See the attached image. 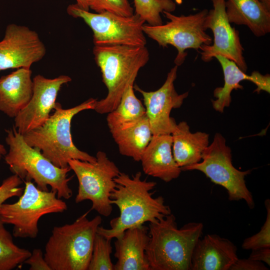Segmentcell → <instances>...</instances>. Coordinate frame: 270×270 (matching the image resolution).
<instances>
[{"instance_id":"cell-1","label":"cell","mask_w":270,"mask_h":270,"mask_svg":"<svg viewBox=\"0 0 270 270\" xmlns=\"http://www.w3.org/2000/svg\"><path fill=\"white\" fill-rule=\"evenodd\" d=\"M114 180L110 202L118 206L120 214L110 221V228L99 226L98 234L112 240L128 228L154 222L172 213L162 196H153L156 183L142 180L140 172L132 176L120 172Z\"/></svg>"},{"instance_id":"cell-2","label":"cell","mask_w":270,"mask_h":270,"mask_svg":"<svg viewBox=\"0 0 270 270\" xmlns=\"http://www.w3.org/2000/svg\"><path fill=\"white\" fill-rule=\"evenodd\" d=\"M146 254L150 270H190L194 246L204 225L190 222L178 228L172 214L149 222Z\"/></svg>"},{"instance_id":"cell-3","label":"cell","mask_w":270,"mask_h":270,"mask_svg":"<svg viewBox=\"0 0 270 270\" xmlns=\"http://www.w3.org/2000/svg\"><path fill=\"white\" fill-rule=\"evenodd\" d=\"M96 101L90 98L68 109L56 102L54 112L42 125L22 134L24 140L58 168L68 167V161L74 159L95 162L96 157L80 150L74 144L70 128L73 117L82 111L94 110Z\"/></svg>"},{"instance_id":"cell-4","label":"cell","mask_w":270,"mask_h":270,"mask_svg":"<svg viewBox=\"0 0 270 270\" xmlns=\"http://www.w3.org/2000/svg\"><path fill=\"white\" fill-rule=\"evenodd\" d=\"M93 54L108 89L106 97L97 100L94 110L108 114L117 107L128 86L134 84L139 70L149 60V52L146 46H94Z\"/></svg>"},{"instance_id":"cell-5","label":"cell","mask_w":270,"mask_h":270,"mask_svg":"<svg viewBox=\"0 0 270 270\" xmlns=\"http://www.w3.org/2000/svg\"><path fill=\"white\" fill-rule=\"evenodd\" d=\"M6 132L8 151L4 160L12 173L24 182L34 180L42 190L48 191L50 186L60 198H70L72 191L68 186L71 180L68 176L71 170L70 166L60 168L54 166L40 150L28 145L14 126Z\"/></svg>"},{"instance_id":"cell-6","label":"cell","mask_w":270,"mask_h":270,"mask_svg":"<svg viewBox=\"0 0 270 270\" xmlns=\"http://www.w3.org/2000/svg\"><path fill=\"white\" fill-rule=\"evenodd\" d=\"M88 212L72 223L53 228L44 253L52 270H88L94 238L102 222L100 216L89 220Z\"/></svg>"},{"instance_id":"cell-7","label":"cell","mask_w":270,"mask_h":270,"mask_svg":"<svg viewBox=\"0 0 270 270\" xmlns=\"http://www.w3.org/2000/svg\"><path fill=\"white\" fill-rule=\"evenodd\" d=\"M24 183L23 192L17 202L0 206V220L13 226L15 238H34L39 232L40 219L46 214L64 212L68 206L56 192L42 190L32 181Z\"/></svg>"},{"instance_id":"cell-8","label":"cell","mask_w":270,"mask_h":270,"mask_svg":"<svg viewBox=\"0 0 270 270\" xmlns=\"http://www.w3.org/2000/svg\"><path fill=\"white\" fill-rule=\"evenodd\" d=\"M181 170L202 172L213 183L226 190L229 200H243L250 208H254V198L245 180L250 170H240L234 166L231 148L220 134H215L212 142L204 150L200 162Z\"/></svg>"},{"instance_id":"cell-9","label":"cell","mask_w":270,"mask_h":270,"mask_svg":"<svg viewBox=\"0 0 270 270\" xmlns=\"http://www.w3.org/2000/svg\"><path fill=\"white\" fill-rule=\"evenodd\" d=\"M94 162L76 159L68 162L78 182L75 202L90 200L92 203L90 210L108 217L112 211L110 196L116 186L114 179L120 172L104 152H98Z\"/></svg>"},{"instance_id":"cell-10","label":"cell","mask_w":270,"mask_h":270,"mask_svg":"<svg viewBox=\"0 0 270 270\" xmlns=\"http://www.w3.org/2000/svg\"><path fill=\"white\" fill-rule=\"evenodd\" d=\"M208 11L204 9L194 14L180 16L164 11L162 14L169 22L156 26L144 24L142 30L159 46L166 48L171 45L177 50L174 63L178 66L184 62L188 55L186 50H200L202 45L212 43V38L206 33L204 24Z\"/></svg>"},{"instance_id":"cell-11","label":"cell","mask_w":270,"mask_h":270,"mask_svg":"<svg viewBox=\"0 0 270 270\" xmlns=\"http://www.w3.org/2000/svg\"><path fill=\"white\" fill-rule=\"evenodd\" d=\"M66 12L73 18L82 19L91 28L94 46L146 44L142 30L145 22L136 14L126 16L106 11L93 13L82 9L76 4L69 5Z\"/></svg>"},{"instance_id":"cell-12","label":"cell","mask_w":270,"mask_h":270,"mask_svg":"<svg viewBox=\"0 0 270 270\" xmlns=\"http://www.w3.org/2000/svg\"><path fill=\"white\" fill-rule=\"evenodd\" d=\"M213 8L208 11L204 27L210 29L214 34L212 46L202 45L200 50L201 58L210 62L216 56H222L234 62L244 72L248 67L243 56L244 48L239 32L232 27L226 12V0H211Z\"/></svg>"},{"instance_id":"cell-13","label":"cell","mask_w":270,"mask_h":270,"mask_svg":"<svg viewBox=\"0 0 270 270\" xmlns=\"http://www.w3.org/2000/svg\"><path fill=\"white\" fill-rule=\"evenodd\" d=\"M178 66H174L168 72L166 78L158 90L146 92L136 84L134 89L142 96L146 114L153 136L170 134L176 124L170 116L173 108H179L188 96L186 92L178 94L174 82L176 78Z\"/></svg>"},{"instance_id":"cell-14","label":"cell","mask_w":270,"mask_h":270,"mask_svg":"<svg viewBox=\"0 0 270 270\" xmlns=\"http://www.w3.org/2000/svg\"><path fill=\"white\" fill-rule=\"evenodd\" d=\"M46 48L38 34L24 26H7L0 41V72L9 68H30L46 55Z\"/></svg>"},{"instance_id":"cell-15","label":"cell","mask_w":270,"mask_h":270,"mask_svg":"<svg viewBox=\"0 0 270 270\" xmlns=\"http://www.w3.org/2000/svg\"><path fill=\"white\" fill-rule=\"evenodd\" d=\"M72 78L60 75L48 78L40 74L32 79L33 92L30 100L14 118V127L22 134L42 125L50 116L56 105L58 94L63 84Z\"/></svg>"},{"instance_id":"cell-16","label":"cell","mask_w":270,"mask_h":270,"mask_svg":"<svg viewBox=\"0 0 270 270\" xmlns=\"http://www.w3.org/2000/svg\"><path fill=\"white\" fill-rule=\"evenodd\" d=\"M238 258L237 248L232 241L208 234L194 246L190 270H230Z\"/></svg>"},{"instance_id":"cell-17","label":"cell","mask_w":270,"mask_h":270,"mask_svg":"<svg viewBox=\"0 0 270 270\" xmlns=\"http://www.w3.org/2000/svg\"><path fill=\"white\" fill-rule=\"evenodd\" d=\"M114 270H150L146 254L150 240L144 225L128 228L115 238Z\"/></svg>"},{"instance_id":"cell-18","label":"cell","mask_w":270,"mask_h":270,"mask_svg":"<svg viewBox=\"0 0 270 270\" xmlns=\"http://www.w3.org/2000/svg\"><path fill=\"white\" fill-rule=\"evenodd\" d=\"M172 145L171 134L152 136L140 160L144 174L166 182L180 176L182 170L174 158Z\"/></svg>"},{"instance_id":"cell-19","label":"cell","mask_w":270,"mask_h":270,"mask_svg":"<svg viewBox=\"0 0 270 270\" xmlns=\"http://www.w3.org/2000/svg\"><path fill=\"white\" fill-rule=\"evenodd\" d=\"M220 64L224 76V84L222 87L216 88L214 92L216 98L212 100L214 108L217 112H222L226 108L228 107L232 102L231 93L234 90L242 89L240 82L244 80L253 82L256 88L254 92H260L263 90L267 92L270 91V76L262 74L258 71H254L250 75L243 72L236 64L222 56H216Z\"/></svg>"},{"instance_id":"cell-20","label":"cell","mask_w":270,"mask_h":270,"mask_svg":"<svg viewBox=\"0 0 270 270\" xmlns=\"http://www.w3.org/2000/svg\"><path fill=\"white\" fill-rule=\"evenodd\" d=\"M30 68H21L0 78V112L15 118L31 99L33 81Z\"/></svg>"},{"instance_id":"cell-21","label":"cell","mask_w":270,"mask_h":270,"mask_svg":"<svg viewBox=\"0 0 270 270\" xmlns=\"http://www.w3.org/2000/svg\"><path fill=\"white\" fill-rule=\"evenodd\" d=\"M174 158L180 168L201 161L202 154L209 145V134L202 132H192L184 121L176 124L171 133Z\"/></svg>"},{"instance_id":"cell-22","label":"cell","mask_w":270,"mask_h":270,"mask_svg":"<svg viewBox=\"0 0 270 270\" xmlns=\"http://www.w3.org/2000/svg\"><path fill=\"white\" fill-rule=\"evenodd\" d=\"M226 12L230 23L244 25L256 36L270 32V12L258 0H228Z\"/></svg>"},{"instance_id":"cell-23","label":"cell","mask_w":270,"mask_h":270,"mask_svg":"<svg viewBox=\"0 0 270 270\" xmlns=\"http://www.w3.org/2000/svg\"><path fill=\"white\" fill-rule=\"evenodd\" d=\"M110 133L120 153L136 162L140 161L153 136L146 115L132 125Z\"/></svg>"},{"instance_id":"cell-24","label":"cell","mask_w":270,"mask_h":270,"mask_svg":"<svg viewBox=\"0 0 270 270\" xmlns=\"http://www.w3.org/2000/svg\"><path fill=\"white\" fill-rule=\"evenodd\" d=\"M134 85L128 86L117 107L108 113L106 121L110 132L130 126L146 115L145 107L134 93Z\"/></svg>"},{"instance_id":"cell-25","label":"cell","mask_w":270,"mask_h":270,"mask_svg":"<svg viewBox=\"0 0 270 270\" xmlns=\"http://www.w3.org/2000/svg\"><path fill=\"white\" fill-rule=\"evenodd\" d=\"M4 224L0 220V270H12L24 263L31 252L14 243Z\"/></svg>"},{"instance_id":"cell-26","label":"cell","mask_w":270,"mask_h":270,"mask_svg":"<svg viewBox=\"0 0 270 270\" xmlns=\"http://www.w3.org/2000/svg\"><path fill=\"white\" fill-rule=\"evenodd\" d=\"M134 3L135 14L152 26L163 24L160 14L164 11L172 12L176 8L173 0H134Z\"/></svg>"},{"instance_id":"cell-27","label":"cell","mask_w":270,"mask_h":270,"mask_svg":"<svg viewBox=\"0 0 270 270\" xmlns=\"http://www.w3.org/2000/svg\"><path fill=\"white\" fill-rule=\"evenodd\" d=\"M112 240L96 234L88 270H114V264L110 258Z\"/></svg>"},{"instance_id":"cell-28","label":"cell","mask_w":270,"mask_h":270,"mask_svg":"<svg viewBox=\"0 0 270 270\" xmlns=\"http://www.w3.org/2000/svg\"><path fill=\"white\" fill-rule=\"evenodd\" d=\"M266 210V221L260 230L256 234L244 240L242 246L246 250H254L261 248H270V200L264 202Z\"/></svg>"},{"instance_id":"cell-29","label":"cell","mask_w":270,"mask_h":270,"mask_svg":"<svg viewBox=\"0 0 270 270\" xmlns=\"http://www.w3.org/2000/svg\"><path fill=\"white\" fill-rule=\"evenodd\" d=\"M89 8L96 13L108 12L124 16H132L134 8L128 0H86Z\"/></svg>"},{"instance_id":"cell-30","label":"cell","mask_w":270,"mask_h":270,"mask_svg":"<svg viewBox=\"0 0 270 270\" xmlns=\"http://www.w3.org/2000/svg\"><path fill=\"white\" fill-rule=\"evenodd\" d=\"M22 183V180L14 174L3 180L0 186V206L8 199L22 194L24 188L20 186Z\"/></svg>"},{"instance_id":"cell-31","label":"cell","mask_w":270,"mask_h":270,"mask_svg":"<svg viewBox=\"0 0 270 270\" xmlns=\"http://www.w3.org/2000/svg\"><path fill=\"white\" fill-rule=\"evenodd\" d=\"M24 263L30 266V270H52L45 260L44 254L40 248L33 250Z\"/></svg>"},{"instance_id":"cell-32","label":"cell","mask_w":270,"mask_h":270,"mask_svg":"<svg viewBox=\"0 0 270 270\" xmlns=\"http://www.w3.org/2000/svg\"><path fill=\"white\" fill-rule=\"evenodd\" d=\"M264 263L249 258L239 259L234 262L230 270H268Z\"/></svg>"},{"instance_id":"cell-33","label":"cell","mask_w":270,"mask_h":270,"mask_svg":"<svg viewBox=\"0 0 270 270\" xmlns=\"http://www.w3.org/2000/svg\"><path fill=\"white\" fill-rule=\"evenodd\" d=\"M249 258L270 265V248L252 250Z\"/></svg>"},{"instance_id":"cell-34","label":"cell","mask_w":270,"mask_h":270,"mask_svg":"<svg viewBox=\"0 0 270 270\" xmlns=\"http://www.w3.org/2000/svg\"><path fill=\"white\" fill-rule=\"evenodd\" d=\"M76 4L82 9L86 10H89L90 8L88 6L86 0H76Z\"/></svg>"},{"instance_id":"cell-35","label":"cell","mask_w":270,"mask_h":270,"mask_svg":"<svg viewBox=\"0 0 270 270\" xmlns=\"http://www.w3.org/2000/svg\"><path fill=\"white\" fill-rule=\"evenodd\" d=\"M270 12V0H258Z\"/></svg>"},{"instance_id":"cell-36","label":"cell","mask_w":270,"mask_h":270,"mask_svg":"<svg viewBox=\"0 0 270 270\" xmlns=\"http://www.w3.org/2000/svg\"><path fill=\"white\" fill-rule=\"evenodd\" d=\"M0 152L4 155V156L7 152L4 146L1 144H0Z\"/></svg>"},{"instance_id":"cell-37","label":"cell","mask_w":270,"mask_h":270,"mask_svg":"<svg viewBox=\"0 0 270 270\" xmlns=\"http://www.w3.org/2000/svg\"><path fill=\"white\" fill-rule=\"evenodd\" d=\"M2 156H4V155L0 152V160H1Z\"/></svg>"}]
</instances>
